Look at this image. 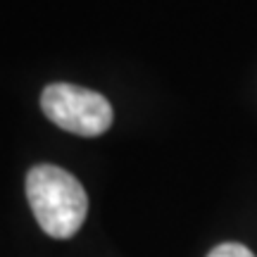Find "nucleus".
<instances>
[{
    "label": "nucleus",
    "instance_id": "obj_1",
    "mask_svg": "<svg viewBox=\"0 0 257 257\" xmlns=\"http://www.w3.org/2000/svg\"><path fill=\"white\" fill-rule=\"evenodd\" d=\"M27 200L41 229L53 238H72L88 212L81 181L55 165H38L29 172Z\"/></svg>",
    "mask_w": 257,
    "mask_h": 257
},
{
    "label": "nucleus",
    "instance_id": "obj_2",
    "mask_svg": "<svg viewBox=\"0 0 257 257\" xmlns=\"http://www.w3.org/2000/svg\"><path fill=\"white\" fill-rule=\"evenodd\" d=\"M41 110L60 128L76 136H100L112 126L110 100L74 83H50L41 93Z\"/></svg>",
    "mask_w": 257,
    "mask_h": 257
},
{
    "label": "nucleus",
    "instance_id": "obj_3",
    "mask_svg": "<svg viewBox=\"0 0 257 257\" xmlns=\"http://www.w3.org/2000/svg\"><path fill=\"white\" fill-rule=\"evenodd\" d=\"M207 257H255V255H252V250H248L240 243H221L217 248H212Z\"/></svg>",
    "mask_w": 257,
    "mask_h": 257
}]
</instances>
